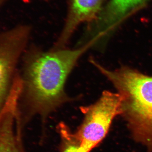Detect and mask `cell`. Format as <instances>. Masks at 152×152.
Masks as SVG:
<instances>
[{"instance_id":"52a82bcc","label":"cell","mask_w":152,"mask_h":152,"mask_svg":"<svg viewBox=\"0 0 152 152\" xmlns=\"http://www.w3.org/2000/svg\"><path fill=\"white\" fill-rule=\"evenodd\" d=\"M16 113L8 112L0 121V152H21Z\"/></svg>"},{"instance_id":"3957f363","label":"cell","mask_w":152,"mask_h":152,"mask_svg":"<svg viewBox=\"0 0 152 152\" xmlns=\"http://www.w3.org/2000/svg\"><path fill=\"white\" fill-rule=\"evenodd\" d=\"M31 31L30 26L21 24L0 32V121L18 106L21 88L18 66Z\"/></svg>"},{"instance_id":"9c48e42d","label":"cell","mask_w":152,"mask_h":152,"mask_svg":"<svg viewBox=\"0 0 152 152\" xmlns=\"http://www.w3.org/2000/svg\"><path fill=\"white\" fill-rule=\"evenodd\" d=\"M7 1L8 0H0V9L4 6V5L7 2ZM42 1L45 2H49L51 0H42Z\"/></svg>"},{"instance_id":"277c9868","label":"cell","mask_w":152,"mask_h":152,"mask_svg":"<svg viewBox=\"0 0 152 152\" xmlns=\"http://www.w3.org/2000/svg\"><path fill=\"white\" fill-rule=\"evenodd\" d=\"M122 100L119 93L105 91L94 104L81 108L84 118L75 135L85 152L103 140L113 120L122 114Z\"/></svg>"},{"instance_id":"6da1fadb","label":"cell","mask_w":152,"mask_h":152,"mask_svg":"<svg viewBox=\"0 0 152 152\" xmlns=\"http://www.w3.org/2000/svg\"><path fill=\"white\" fill-rule=\"evenodd\" d=\"M93 46L90 42L74 49L44 51L34 46L26 49L19 74L20 121L35 114L45 118L72 101L66 93V82L79 59Z\"/></svg>"},{"instance_id":"ba28073f","label":"cell","mask_w":152,"mask_h":152,"mask_svg":"<svg viewBox=\"0 0 152 152\" xmlns=\"http://www.w3.org/2000/svg\"><path fill=\"white\" fill-rule=\"evenodd\" d=\"M60 132L62 140V152H85L75 134H72L65 125H60Z\"/></svg>"},{"instance_id":"8992f818","label":"cell","mask_w":152,"mask_h":152,"mask_svg":"<svg viewBox=\"0 0 152 152\" xmlns=\"http://www.w3.org/2000/svg\"><path fill=\"white\" fill-rule=\"evenodd\" d=\"M65 20L52 50L65 48L75 31L82 24H88L97 16L103 8L104 0H65Z\"/></svg>"},{"instance_id":"5b68a950","label":"cell","mask_w":152,"mask_h":152,"mask_svg":"<svg viewBox=\"0 0 152 152\" xmlns=\"http://www.w3.org/2000/svg\"><path fill=\"white\" fill-rule=\"evenodd\" d=\"M147 0H110L93 21L87 24L82 37L95 44L104 39Z\"/></svg>"},{"instance_id":"7a4b0ae2","label":"cell","mask_w":152,"mask_h":152,"mask_svg":"<svg viewBox=\"0 0 152 152\" xmlns=\"http://www.w3.org/2000/svg\"><path fill=\"white\" fill-rule=\"evenodd\" d=\"M89 61L121 96L122 114L136 138L152 148V77L126 67L110 70L93 58Z\"/></svg>"}]
</instances>
